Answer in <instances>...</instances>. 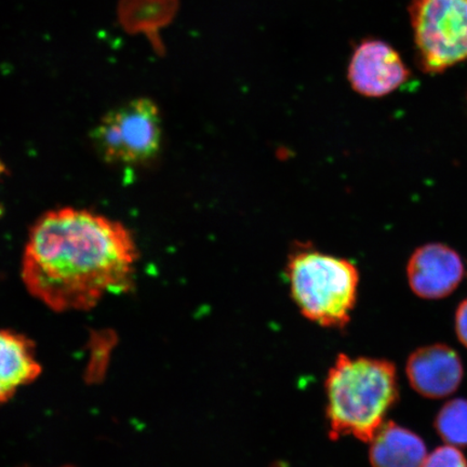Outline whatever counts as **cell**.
<instances>
[{
	"mask_svg": "<svg viewBox=\"0 0 467 467\" xmlns=\"http://www.w3.org/2000/svg\"><path fill=\"white\" fill-rule=\"evenodd\" d=\"M426 457L422 438L394 422L384 423L370 441L372 467H422Z\"/></svg>",
	"mask_w": 467,
	"mask_h": 467,
	"instance_id": "cell-10",
	"label": "cell"
},
{
	"mask_svg": "<svg viewBox=\"0 0 467 467\" xmlns=\"http://www.w3.org/2000/svg\"><path fill=\"white\" fill-rule=\"evenodd\" d=\"M409 285L423 299H441L458 288L464 275L463 262L442 244H428L414 251L407 266Z\"/></svg>",
	"mask_w": 467,
	"mask_h": 467,
	"instance_id": "cell-7",
	"label": "cell"
},
{
	"mask_svg": "<svg viewBox=\"0 0 467 467\" xmlns=\"http://www.w3.org/2000/svg\"><path fill=\"white\" fill-rule=\"evenodd\" d=\"M407 376L416 392L428 399H443L457 390L463 367L451 348L436 344L416 350L407 363Z\"/></svg>",
	"mask_w": 467,
	"mask_h": 467,
	"instance_id": "cell-8",
	"label": "cell"
},
{
	"mask_svg": "<svg viewBox=\"0 0 467 467\" xmlns=\"http://www.w3.org/2000/svg\"><path fill=\"white\" fill-rule=\"evenodd\" d=\"M3 171H4V167H3L2 163H0V173H2Z\"/></svg>",
	"mask_w": 467,
	"mask_h": 467,
	"instance_id": "cell-14",
	"label": "cell"
},
{
	"mask_svg": "<svg viewBox=\"0 0 467 467\" xmlns=\"http://www.w3.org/2000/svg\"><path fill=\"white\" fill-rule=\"evenodd\" d=\"M422 467H467V461L457 448L448 445L428 455Z\"/></svg>",
	"mask_w": 467,
	"mask_h": 467,
	"instance_id": "cell-12",
	"label": "cell"
},
{
	"mask_svg": "<svg viewBox=\"0 0 467 467\" xmlns=\"http://www.w3.org/2000/svg\"><path fill=\"white\" fill-rule=\"evenodd\" d=\"M136 242L119 222L85 209L51 210L29 231L21 276L56 312L87 311L133 287Z\"/></svg>",
	"mask_w": 467,
	"mask_h": 467,
	"instance_id": "cell-1",
	"label": "cell"
},
{
	"mask_svg": "<svg viewBox=\"0 0 467 467\" xmlns=\"http://www.w3.org/2000/svg\"><path fill=\"white\" fill-rule=\"evenodd\" d=\"M42 373L36 348L31 338L13 330L0 329V405Z\"/></svg>",
	"mask_w": 467,
	"mask_h": 467,
	"instance_id": "cell-9",
	"label": "cell"
},
{
	"mask_svg": "<svg viewBox=\"0 0 467 467\" xmlns=\"http://www.w3.org/2000/svg\"><path fill=\"white\" fill-rule=\"evenodd\" d=\"M438 434L448 445L467 446V400L447 402L435 420Z\"/></svg>",
	"mask_w": 467,
	"mask_h": 467,
	"instance_id": "cell-11",
	"label": "cell"
},
{
	"mask_svg": "<svg viewBox=\"0 0 467 467\" xmlns=\"http://www.w3.org/2000/svg\"><path fill=\"white\" fill-rule=\"evenodd\" d=\"M63 467H73V466H63Z\"/></svg>",
	"mask_w": 467,
	"mask_h": 467,
	"instance_id": "cell-15",
	"label": "cell"
},
{
	"mask_svg": "<svg viewBox=\"0 0 467 467\" xmlns=\"http://www.w3.org/2000/svg\"><path fill=\"white\" fill-rule=\"evenodd\" d=\"M455 329L460 341L467 348V299L461 303L455 315Z\"/></svg>",
	"mask_w": 467,
	"mask_h": 467,
	"instance_id": "cell-13",
	"label": "cell"
},
{
	"mask_svg": "<svg viewBox=\"0 0 467 467\" xmlns=\"http://www.w3.org/2000/svg\"><path fill=\"white\" fill-rule=\"evenodd\" d=\"M332 441L353 436L370 442L399 399L395 366L388 360L340 354L325 382Z\"/></svg>",
	"mask_w": 467,
	"mask_h": 467,
	"instance_id": "cell-2",
	"label": "cell"
},
{
	"mask_svg": "<svg viewBox=\"0 0 467 467\" xmlns=\"http://www.w3.org/2000/svg\"><path fill=\"white\" fill-rule=\"evenodd\" d=\"M290 294L303 317L325 328L348 326L358 301L359 272L352 262L315 249L289 256Z\"/></svg>",
	"mask_w": 467,
	"mask_h": 467,
	"instance_id": "cell-3",
	"label": "cell"
},
{
	"mask_svg": "<svg viewBox=\"0 0 467 467\" xmlns=\"http://www.w3.org/2000/svg\"><path fill=\"white\" fill-rule=\"evenodd\" d=\"M161 138L160 109L148 98L134 99L110 110L91 133L103 161L124 166L146 165L155 160Z\"/></svg>",
	"mask_w": 467,
	"mask_h": 467,
	"instance_id": "cell-4",
	"label": "cell"
},
{
	"mask_svg": "<svg viewBox=\"0 0 467 467\" xmlns=\"http://www.w3.org/2000/svg\"><path fill=\"white\" fill-rule=\"evenodd\" d=\"M409 76L399 52L381 40H368L358 47L348 73L353 89L370 98L389 95L404 85Z\"/></svg>",
	"mask_w": 467,
	"mask_h": 467,
	"instance_id": "cell-6",
	"label": "cell"
},
{
	"mask_svg": "<svg viewBox=\"0 0 467 467\" xmlns=\"http://www.w3.org/2000/svg\"><path fill=\"white\" fill-rule=\"evenodd\" d=\"M409 14L424 72L440 74L467 61V0H412Z\"/></svg>",
	"mask_w": 467,
	"mask_h": 467,
	"instance_id": "cell-5",
	"label": "cell"
}]
</instances>
